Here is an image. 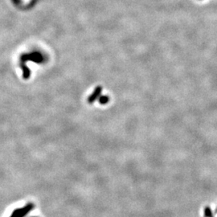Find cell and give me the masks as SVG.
<instances>
[{"label": "cell", "mask_w": 217, "mask_h": 217, "mask_svg": "<svg viewBox=\"0 0 217 217\" xmlns=\"http://www.w3.org/2000/svg\"><path fill=\"white\" fill-rule=\"evenodd\" d=\"M109 97L107 96H101L99 97V103L101 105H105L109 102Z\"/></svg>", "instance_id": "4"}, {"label": "cell", "mask_w": 217, "mask_h": 217, "mask_svg": "<svg viewBox=\"0 0 217 217\" xmlns=\"http://www.w3.org/2000/svg\"><path fill=\"white\" fill-rule=\"evenodd\" d=\"M211 215V211H210L208 209H207V211H206V215H207V216H210Z\"/></svg>", "instance_id": "5"}, {"label": "cell", "mask_w": 217, "mask_h": 217, "mask_svg": "<svg viewBox=\"0 0 217 217\" xmlns=\"http://www.w3.org/2000/svg\"><path fill=\"white\" fill-rule=\"evenodd\" d=\"M27 61H31L33 62H42L43 61V56H41V54L39 52H32L30 54H24L21 56V68H23V76L24 79H28L30 75H31V72L29 70V68L25 65V63Z\"/></svg>", "instance_id": "1"}, {"label": "cell", "mask_w": 217, "mask_h": 217, "mask_svg": "<svg viewBox=\"0 0 217 217\" xmlns=\"http://www.w3.org/2000/svg\"><path fill=\"white\" fill-rule=\"evenodd\" d=\"M101 91H102V87H101V86H98V87H96V88L94 89L93 93L89 96V98H88V102H89V104H93V103L95 101V100L96 99V98L100 96V94L101 93Z\"/></svg>", "instance_id": "3"}, {"label": "cell", "mask_w": 217, "mask_h": 217, "mask_svg": "<svg viewBox=\"0 0 217 217\" xmlns=\"http://www.w3.org/2000/svg\"><path fill=\"white\" fill-rule=\"evenodd\" d=\"M34 207V204H27L24 207L22 208H19L14 211V212L12 213V215L10 217H24L31 210H32Z\"/></svg>", "instance_id": "2"}]
</instances>
